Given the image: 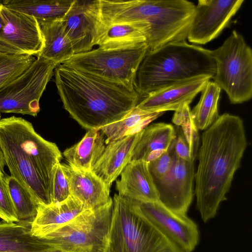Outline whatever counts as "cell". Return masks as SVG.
<instances>
[{"mask_svg": "<svg viewBox=\"0 0 252 252\" xmlns=\"http://www.w3.org/2000/svg\"><path fill=\"white\" fill-rule=\"evenodd\" d=\"M247 146L244 123L236 115L223 114L202 133L194 180L196 207L203 221L214 218L227 199Z\"/></svg>", "mask_w": 252, "mask_h": 252, "instance_id": "obj_1", "label": "cell"}, {"mask_svg": "<svg viewBox=\"0 0 252 252\" xmlns=\"http://www.w3.org/2000/svg\"><path fill=\"white\" fill-rule=\"evenodd\" d=\"M55 80L64 108L87 129L101 128L123 119L138 104L134 88L110 81L61 63Z\"/></svg>", "mask_w": 252, "mask_h": 252, "instance_id": "obj_2", "label": "cell"}, {"mask_svg": "<svg viewBox=\"0 0 252 252\" xmlns=\"http://www.w3.org/2000/svg\"><path fill=\"white\" fill-rule=\"evenodd\" d=\"M0 148L11 176L28 189L41 204L52 203L53 183L62 155L32 125L21 117L0 120Z\"/></svg>", "mask_w": 252, "mask_h": 252, "instance_id": "obj_3", "label": "cell"}, {"mask_svg": "<svg viewBox=\"0 0 252 252\" xmlns=\"http://www.w3.org/2000/svg\"><path fill=\"white\" fill-rule=\"evenodd\" d=\"M103 25L140 24L147 52L186 41L195 11L186 0H100Z\"/></svg>", "mask_w": 252, "mask_h": 252, "instance_id": "obj_4", "label": "cell"}, {"mask_svg": "<svg viewBox=\"0 0 252 252\" xmlns=\"http://www.w3.org/2000/svg\"><path fill=\"white\" fill-rule=\"evenodd\" d=\"M216 71L211 50L186 41L167 44L147 52L133 82L140 97L173 84L199 76L213 78Z\"/></svg>", "mask_w": 252, "mask_h": 252, "instance_id": "obj_5", "label": "cell"}, {"mask_svg": "<svg viewBox=\"0 0 252 252\" xmlns=\"http://www.w3.org/2000/svg\"><path fill=\"white\" fill-rule=\"evenodd\" d=\"M102 252H184L135 209L131 199L115 194Z\"/></svg>", "mask_w": 252, "mask_h": 252, "instance_id": "obj_6", "label": "cell"}, {"mask_svg": "<svg viewBox=\"0 0 252 252\" xmlns=\"http://www.w3.org/2000/svg\"><path fill=\"white\" fill-rule=\"evenodd\" d=\"M211 53L216 66L214 82L225 92L231 103L249 101L252 97V51L243 36L232 31Z\"/></svg>", "mask_w": 252, "mask_h": 252, "instance_id": "obj_7", "label": "cell"}, {"mask_svg": "<svg viewBox=\"0 0 252 252\" xmlns=\"http://www.w3.org/2000/svg\"><path fill=\"white\" fill-rule=\"evenodd\" d=\"M147 52L146 43L114 48L98 47L74 54L62 63L134 88L136 73Z\"/></svg>", "mask_w": 252, "mask_h": 252, "instance_id": "obj_8", "label": "cell"}, {"mask_svg": "<svg viewBox=\"0 0 252 252\" xmlns=\"http://www.w3.org/2000/svg\"><path fill=\"white\" fill-rule=\"evenodd\" d=\"M113 203L112 198L103 206L85 209L42 239L63 252H102L110 225Z\"/></svg>", "mask_w": 252, "mask_h": 252, "instance_id": "obj_9", "label": "cell"}, {"mask_svg": "<svg viewBox=\"0 0 252 252\" xmlns=\"http://www.w3.org/2000/svg\"><path fill=\"white\" fill-rule=\"evenodd\" d=\"M56 66L37 57L28 68L0 89V112L36 116L40 99Z\"/></svg>", "mask_w": 252, "mask_h": 252, "instance_id": "obj_10", "label": "cell"}, {"mask_svg": "<svg viewBox=\"0 0 252 252\" xmlns=\"http://www.w3.org/2000/svg\"><path fill=\"white\" fill-rule=\"evenodd\" d=\"M131 200L143 217L182 251L191 252L195 249L199 242L198 229L187 215L172 211L159 201Z\"/></svg>", "mask_w": 252, "mask_h": 252, "instance_id": "obj_11", "label": "cell"}, {"mask_svg": "<svg viewBox=\"0 0 252 252\" xmlns=\"http://www.w3.org/2000/svg\"><path fill=\"white\" fill-rule=\"evenodd\" d=\"M0 12L4 23L0 31V53L37 56L43 46V38L37 20L2 4Z\"/></svg>", "mask_w": 252, "mask_h": 252, "instance_id": "obj_12", "label": "cell"}, {"mask_svg": "<svg viewBox=\"0 0 252 252\" xmlns=\"http://www.w3.org/2000/svg\"><path fill=\"white\" fill-rule=\"evenodd\" d=\"M244 0H199L187 39L205 44L217 37L227 27Z\"/></svg>", "mask_w": 252, "mask_h": 252, "instance_id": "obj_13", "label": "cell"}, {"mask_svg": "<svg viewBox=\"0 0 252 252\" xmlns=\"http://www.w3.org/2000/svg\"><path fill=\"white\" fill-rule=\"evenodd\" d=\"M63 21L74 54L91 51L102 25L100 0H74Z\"/></svg>", "mask_w": 252, "mask_h": 252, "instance_id": "obj_14", "label": "cell"}, {"mask_svg": "<svg viewBox=\"0 0 252 252\" xmlns=\"http://www.w3.org/2000/svg\"><path fill=\"white\" fill-rule=\"evenodd\" d=\"M194 161H187L173 154L170 168L160 179H154L159 201L175 213L187 215L193 198Z\"/></svg>", "mask_w": 252, "mask_h": 252, "instance_id": "obj_15", "label": "cell"}, {"mask_svg": "<svg viewBox=\"0 0 252 252\" xmlns=\"http://www.w3.org/2000/svg\"><path fill=\"white\" fill-rule=\"evenodd\" d=\"M211 79L199 76L173 84L149 94L136 107L152 113L176 111L184 105H189Z\"/></svg>", "mask_w": 252, "mask_h": 252, "instance_id": "obj_16", "label": "cell"}, {"mask_svg": "<svg viewBox=\"0 0 252 252\" xmlns=\"http://www.w3.org/2000/svg\"><path fill=\"white\" fill-rule=\"evenodd\" d=\"M143 129L108 143L93 167L92 171L110 188L131 161L134 149L140 139Z\"/></svg>", "mask_w": 252, "mask_h": 252, "instance_id": "obj_17", "label": "cell"}, {"mask_svg": "<svg viewBox=\"0 0 252 252\" xmlns=\"http://www.w3.org/2000/svg\"><path fill=\"white\" fill-rule=\"evenodd\" d=\"M120 175V180L116 183L119 195L140 202L159 201L158 192L147 162L131 161Z\"/></svg>", "mask_w": 252, "mask_h": 252, "instance_id": "obj_18", "label": "cell"}, {"mask_svg": "<svg viewBox=\"0 0 252 252\" xmlns=\"http://www.w3.org/2000/svg\"><path fill=\"white\" fill-rule=\"evenodd\" d=\"M67 177L70 195L78 199L86 209H94L107 203L110 188L92 171L76 169L62 163Z\"/></svg>", "mask_w": 252, "mask_h": 252, "instance_id": "obj_19", "label": "cell"}, {"mask_svg": "<svg viewBox=\"0 0 252 252\" xmlns=\"http://www.w3.org/2000/svg\"><path fill=\"white\" fill-rule=\"evenodd\" d=\"M85 209H87L85 206L71 195L61 202L40 204L31 225L32 233L43 238L70 221Z\"/></svg>", "mask_w": 252, "mask_h": 252, "instance_id": "obj_20", "label": "cell"}, {"mask_svg": "<svg viewBox=\"0 0 252 252\" xmlns=\"http://www.w3.org/2000/svg\"><path fill=\"white\" fill-rule=\"evenodd\" d=\"M59 250L47 240L33 235L29 226L3 220L0 221V252H56Z\"/></svg>", "mask_w": 252, "mask_h": 252, "instance_id": "obj_21", "label": "cell"}, {"mask_svg": "<svg viewBox=\"0 0 252 252\" xmlns=\"http://www.w3.org/2000/svg\"><path fill=\"white\" fill-rule=\"evenodd\" d=\"M74 0H6L4 7L33 17L39 25L62 20Z\"/></svg>", "mask_w": 252, "mask_h": 252, "instance_id": "obj_22", "label": "cell"}, {"mask_svg": "<svg viewBox=\"0 0 252 252\" xmlns=\"http://www.w3.org/2000/svg\"><path fill=\"white\" fill-rule=\"evenodd\" d=\"M39 26L43 38V46L37 57L47 60L57 65L74 55L63 20Z\"/></svg>", "mask_w": 252, "mask_h": 252, "instance_id": "obj_23", "label": "cell"}, {"mask_svg": "<svg viewBox=\"0 0 252 252\" xmlns=\"http://www.w3.org/2000/svg\"><path fill=\"white\" fill-rule=\"evenodd\" d=\"M103 135L100 130H88L79 142L63 152L68 164L79 170L92 171L105 148Z\"/></svg>", "mask_w": 252, "mask_h": 252, "instance_id": "obj_24", "label": "cell"}, {"mask_svg": "<svg viewBox=\"0 0 252 252\" xmlns=\"http://www.w3.org/2000/svg\"><path fill=\"white\" fill-rule=\"evenodd\" d=\"M176 136L175 128L171 124L158 123L146 126L134 149L131 161H146L151 153L167 150Z\"/></svg>", "mask_w": 252, "mask_h": 252, "instance_id": "obj_25", "label": "cell"}, {"mask_svg": "<svg viewBox=\"0 0 252 252\" xmlns=\"http://www.w3.org/2000/svg\"><path fill=\"white\" fill-rule=\"evenodd\" d=\"M146 43L140 24L113 23L102 25L96 45L108 49Z\"/></svg>", "mask_w": 252, "mask_h": 252, "instance_id": "obj_26", "label": "cell"}, {"mask_svg": "<svg viewBox=\"0 0 252 252\" xmlns=\"http://www.w3.org/2000/svg\"><path fill=\"white\" fill-rule=\"evenodd\" d=\"M164 112H150L136 106L123 119L106 126L99 130L106 136L105 143L122 139L138 132Z\"/></svg>", "mask_w": 252, "mask_h": 252, "instance_id": "obj_27", "label": "cell"}, {"mask_svg": "<svg viewBox=\"0 0 252 252\" xmlns=\"http://www.w3.org/2000/svg\"><path fill=\"white\" fill-rule=\"evenodd\" d=\"M220 92V88L211 81L201 91L198 103L191 110L192 118L198 130H206L219 117L218 103Z\"/></svg>", "mask_w": 252, "mask_h": 252, "instance_id": "obj_28", "label": "cell"}, {"mask_svg": "<svg viewBox=\"0 0 252 252\" xmlns=\"http://www.w3.org/2000/svg\"><path fill=\"white\" fill-rule=\"evenodd\" d=\"M11 200L21 224L29 226L37 215L40 203L26 188L11 176H6Z\"/></svg>", "mask_w": 252, "mask_h": 252, "instance_id": "obj_29", "label": "cell"}, {"mask_svg": "<svg viewBox=\"0 0 252 252\" xmlns=\"http://www.w3.org/2000/svg\"><path fill=\"white\" fill-rule=\"evenodd\" d=\"M35 60L32 55L0 53V89L22 73Z\"/></svg>", "mask_w": 252, "mask_h": 252, "instance_id": "obj_30", "label": "cell"}, {"mask_svg": "<svg viewBox=\"0 0 252 252\" xmlns=\"http://www.w3.org/2000/svg\"><path fill=\"white\" fill-rule=\"evenodd\" d=\"M172 121L181 127L189 145L191 158L194 160L197 154L199 136L198 129L192 118L189 105H184L175 111Z\"/></svg>", "mask_w": 252, "mask_h": 252, "instance_id": "obj_31", "label": "cell"}, {"mask_svg": "<svg viewBox=\"0 0 252 252\" xmlns=\"http://www.w3.org/2000/svg\"><path fill=\"white\" fill-rule=\"evenodd\" d=\"M0 218L7 222H18L9 193L6 176L2 172H0Z\"/></svg>", "mask_w": 252, "mask_h": 252, "instance_id": "obj_32", "label": "cell"}, {"mask_svg": "<svg viewBox=\"0 0 252 252\" xmlns=\"http://www.w3.org/2000/svg\"><path fill=\"white\" fill-rule=\"evenodd\" d=\"M174 140L167 151L154 160L148 163L149 169L153 179H160L169 171L174 153Z\"/></svg>", "mask_w": 252, "mask_h": 252, "instance_id": "obj_33", "label": "cell"}, {"mask_svg": "<svg viewBox=\"0 0 252 252\" xmlns=\"http://www.w3.org/2000/svg\"><path fill=\"white\" fill-rule=\"evenodd\" d=\"M70 195L68 180L60 162L57 166L53 179L52 203L62 202Z\"/></svg>", "mask_w": 252, "mask_h": 252, "instance_id": "obj_34", "label": "cell"}, {"mask_svg": "<svg viewBox=\"0 0 252 252\" xmlns=\"http://www.w3.org/2000/svg\"><path fill=\"white\" fill-rule=\"evenodd\" d=\"M175 130L176 136L174 142V149L176 155L185 161H194L191 158L189 145L181 127H177Z\"/></svg>", "mask_w": 252, "mask_h": 252, "instance_id": "obj_35", "label": "cell"}, {"mask_svg": "<svg viewBox=\"0 0 252 252\" xmlns=\"http://www.w3.org/2000/svg\"><path fill=\"white\" fill-rule=\"evenodd\" d=\"M5 165L2 153L0 148V172H4L3 169Z\"/></svg>", "mask_w": 252, "mask_h": 252, "instance_id": "obj_36", "label": "cell"}, {"mask_svg": "<svg viewBox=\"0 0 252 252\" xmlns=\"http://www.w3.org/2000/svg\"><path fill=\"white\" fill-rule=\"evenodd\" d=\"M1 6H2V4L1 2H0V8H1Z\"/></svg>", "mask_w": 252, "mask_h": 252, "instance_id": "obj_37", "label": "cell"}, {"mask_svg": "<svg viewBox=\"0 0 252 252\" xmlns=\"http://www.w3.org/2000/svg\"><path fill=\"white\" fill-rule=\"evenodd\" d=\"M56 252H63V251H61V250H59L58 251Z\"/></svg>", "mask_w": 252, "mask_h": 252, "instance_id": "obj_38", "label": "cell"}, {"mask_svg": "<svg viewBox=\"0 0 252 252\" xmlns=\"http://www.w3.org/2000/svg\"></svg>", "mask_w": 252, "mask_h": 252, "instance_id": "obj_39", "label": "cell"}, {"mask_svg": "<svg viewBox=\"0 0 252 252\" xmlns=\"http://www.w3.org/2000/svg\"></svg>", "mask_w": 252, "mask_h": 252, "instance_id": "obj_40", "label": "cell"}]
</instances>
